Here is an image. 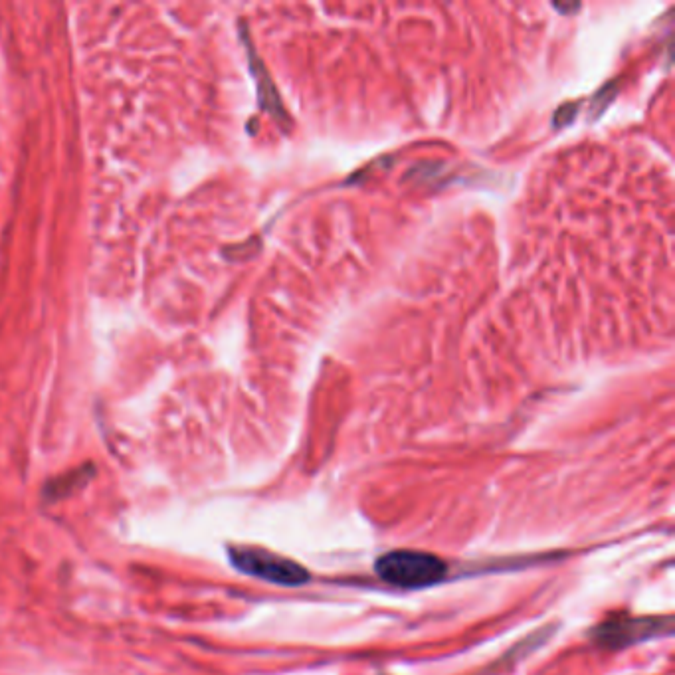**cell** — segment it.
<instances>
[{
	"label": "cell",
	"instance_id": "3957f363",
	"mask_svg": "<svg viewBox=\"0 0 675 675\" xmlns=\"http://www.w3.org/2000/svg\"><path fill=\"white\" fill-rule=\"evenodd\" d=\"M672 632V618H612L594 630L598 646L618 650Z\"/></svg>",
	"mask_w": 675,
	"mask_h": 675
},
{
	"label": "cell",
	"instance_id": "7a4b0ae2",
	"mask_svg": "<svg viewBox=\"0 0 675 675\" xmlns=\"http://www.w3.org/2000/svg\"><path fill=\"white\" fill-rule=\"evenodd\" d=\"M228 557L234 569L254 579L266 580L280 586H301L309 580V573L299 563H293L290 559L270 553L266 549L232 547L228 551Z\"/></svg>",
	"mask_w": 675,
	"mask_h": 675
},
{
	"label": "cell",
	"instance_id": "6da1fadb",
	"mask_svg": "<svg viewBox=\"0 0 675 675\" xmlns=\"http://www.w3.org/2000/svg\"><path fill=\"white\" fill-rule=\"evenodd\" d=\"M377 575L398 588H428L446 579L448 567L436 555L424 551H392L383 555Z\"/></svg>",
	"mask_w": 675,
	"mask_h": 675
},
{
	"label": "cell",
	"instance_id": "277c9868",
	"mask_svg": "<svg viewBox=\"0 0 675 675\" xmlns=\"http://www.w3.org/2000/svg\"><path fill=\"white\" fill-rule=\"evenodd\" d=\"M248 54H250V66H252V74L256 78V84H258V96H260V105L272 113L276 119H282V121H288L286 113H284V107H282V101L278 97V92L274 88V82L270 80L264 64L260 62V58L254 54L252 46L248 44Z\"/></svg>",
	"mask_w": 675,
	"mask_h": 675
},
{
	"label": "cell",
	"instance_id": "5b68a950",
	"mask_svg": "<svg viewBox=\"0 0 675 675\" xmlns=\"http://www.w3.org/2000/svg\"><path fill=\"white\" fill-rule=\"evenodd\" d=\"M577 105H565V107H561L559 111H557V115H555V123L561 119V117H565V125H569L571 121H573V117L577 115Z\"/></svg>",
	"mask_w": 675,
	"mask_h": 675
}]
</instances>
